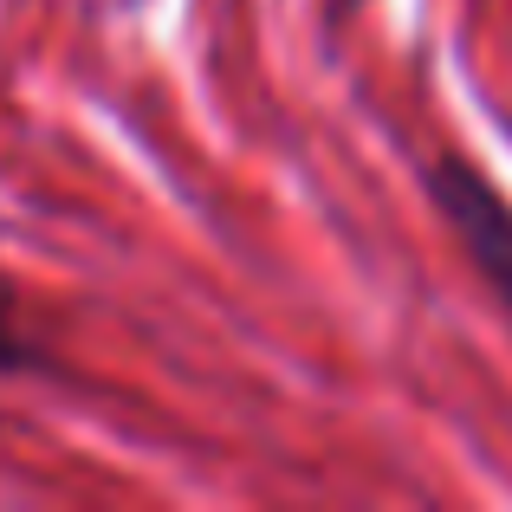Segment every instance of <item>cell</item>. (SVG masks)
Segmentation results:
<instances>
[{"label":"cell","instance_id":"6da1fadb","mask_svg":"<svg viewBox=\"0 0 512 512\" xmlns=\"http://www.w3.org/2000/svg\"><path fill=\"white\" fill-rule=\"evenodd\" d=\"M428 195H435L441 221L454 227L461 253L474 260V273L487 279L493 299L512 312V201L454 150L428 163Z\"/></svg>","mask_w":512,"mask_h":512},{"label":"cell","instance_id":"7a4b0ae2","mask_svg":"<svg viewBox=\"0 0 512 512\" xmlns=\"http://www.w3.org/2000/svg\"><path fill=\"white\" fill-rule=\"evenodd\" d=\"M39 370H46V357H39V344L26 338L13 286H7V273H0V376H39Z\"/></svg>","mask_w":512,"mask_h":512}]
</instances>
